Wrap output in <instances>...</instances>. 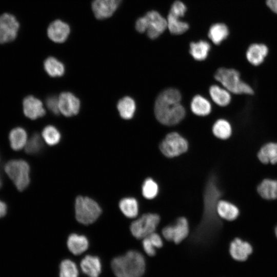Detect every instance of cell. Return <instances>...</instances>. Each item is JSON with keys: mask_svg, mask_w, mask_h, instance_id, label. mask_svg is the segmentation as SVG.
<instances>
[{"mask_svg": "<svg viewBox=\"0 0 277 277\" xmlns=\"http://www.w3.org/2000/svg\"><path fill=\"white\" fill-rule=\"evenodd\" d=\"M181 95L179 90L168 88L157 96L154 104V113L161 124L172 126L180 123L185 115V110L180 103Z\"/></svg>", "mask_w": 277, "mask_h": 277, "instance_id": "6da1fadb", "label": "cell"}, {"mask_svg": "<svg viewBox=\"0 0 277 277\" xmlns=\"http://www.w3.org/2000/svg\"><path fill=\"white\" fill-rule=\"evenodd\" d=\"M111 268L116 277H142L146 270V261L140 252L130 250L114 258Z\"/></svg>", "mask_w": 277, "mask_h": 277, "instance_id": "7a4b0ae2", "label": "cell"}, {"mask_svg": "<svg viewBox=\"0 0 277 277\" xmlns=\"http://www.w3.org/2000/svg\"><path fill=\"white\" fill-rule=\"evenodd\" d=\"M214 78L233 94L253 95L254 93L253 88L242 80L240 73L234 69L220 68L214 74Z\"/></svg>", "mask_w": 277, "mask_h": 277, "instance_id": "3957f363", "label": "cell"}, {"mask_svg": "<svg viewBox=\"0 0 277 277\" xmlns=\"http://www.w3.org/2000/svg\"><path fill=\"white\" fill-rule=\"evenodd\" d=\"M102 209L93 199L86 196H78L75 202V214L77 221L84 225L94 223L100 216Z\"/></svg>", "mask_w": 277, "mask_h": 277, "instance_id": "277c9868", "label": "cell"}, {"mask_svg": "<svg viewBox=\"0 0 277 277\" xmlns=\"http://www.w3.org/2000/svg\"><path fill=\"white\" fill-rule=\"evenodd\" d=\"M4 170L18 190L23 191L29 185L30 166L26 161L23 160L9 161L5 165Z\"/></svg>", "mask_w": 277, "mask_h": 277, "instance_id": "5b68a950", "label": "cell"}, {"mask_svg": "<svg viewBox=\"0 0 277 277\" xmlns=\"http://www.w3.org/2000/svg\"><path fill=\"white\" fill-rule=\"evenodd\" d=\"M160 221V217L156 213L144 214L131 223L130 232L137 239H143L155 232Z\"/></svg>", "mask_w": 277, "mask_h": 277, "instance_id": "8992f818", "label": "cell"}, {"mask_svg": "<svg viewBox=\"0 0 277 277\" xmlns=\"http://www.w3.org/2000/svg\"><path fill=\"white\" fill-rule=\"evenodd\" d=\"M159 147L163 155L172 158L186 152L188 144L186 140L178 133L172 132L166 135Z\"/></svg>", "mask_w": 277, "mask_h": 277, "instance_id": "52a82bcc", "label": "cell"}, {"mask_svg": "<svg viewBox=\"0 0 277 277\" xmlns=\"http://www.w3.org/2000/svg\"><path fill=\"white\" fill-rule=\"evenodd\" d=\"M189 232L188 222L185 217L178 218L174 225L166 226L162 230V235L166 240L176 244H180L185 240Z\"/></svg>", "mask_w": 277, "mask_h": 277, "instance_id": "ba28073f", "label": "cell"}, {"mask_svg": "<svg viewBox=\"0 0 277 277\" xmlns=\"http://www.w3.org/2000/svg\"><path fill=\"white\" fill-rule=\"evenodd\" d=\"M19 24L16 17L8 13L0 16V44L13 41L16 37Z\"/></svg>", "mask_w": 277, "mask_h": 277, "instance_id": "9c48e42d", "label": "cell"}, {"mask_svg": "<svg viewBox=\"0 0 277 277\" xmlns=\"http://www.w3.org/2000/svg\"><path fill=\"white\" fill-rule=\"evenodd\" d=\"M146 23V32L151 39L158 37L167 28V19L158 12L150 11L144 16Z\"/></svg>", "mask_w": 277, "mask_h": 277, "instance_id": "30bf717a", "label": "cell"}, {"mask_svg": "<svg viewBox=\"0 0 277 277\" xmlns=\"http://www.w3.org/2000/svg\"><path fill=\"white\" fill-rule=\"evenodd\" d=\"M122 1L93 0L91 8L94 16L98 19L110 17L117 10Z\"/></svg>", "mask_w": 277, "mask_h": 277, "instance_id": "8fae6325", "label": "cell"}, {"mask_svg": "<svg viewBox=\"0 0 277 277\" xmlns=\"http://www.w3.org/2000/svg\"><path fill=\"white\" fill-rule=\"evenodd\" d=\"M58 98L59 109L64 115L70 117L78 113L80 108V101L70 92L62 93Z\"/></svg>", "mask_w": 277, "mask_h": 277, "instance_id": "7c38bea8", "label": "cell"}, {"mask_svg": "<svg viewBox=\"0 0 277 277\" xmlns=\"http://www.w3.org/2000/svg\"><path fill=\"white\" fill-rule=\"evenodd\" d=\"M47 32L50 40L56 43H62L68 38L70 33V27L62 20L56 19L49 24Z\"/></svg>", "mask_w": 277, "mask_h": 277, "instance_id": "4fadbf2b", "label": "cell"}, {"mask_svg": "<svg viewBox=\"0 0 277 277\" xmlns=\"http://www.w3.org/2000/svg\"><path fill=\"white\" fill-rule=\"evenodd\" d=\"M24 114L31 120H35L45 114L42 102L33 96H28L23 101Z\"/></svg>", "mask_w": 277, "mask_h": 277, "instance_id": "5bb4252c", "label": "cell"}, {"mask_svg": "<svg viewBox=\"0 0 277 277\" xmlns=\"http://www.w3.org/2000/svg\"><path fill=\"white\" fill-rule=\"evenodd\" d=\"M252 252L251 245L240 238L234 239L230 244V254L236 261H245Z\"/></svg>", "mask_w": 277, "mask_h": 277, "instance_id": "9a60e30c", "label": "cell"}, {"mask_svg": "<svg viewBox=\"0 0 277 277\" xmlns=\"http://www.w3.org/2000/svg\"><path fill=\"white\" fill-rule=\"evenodd\" d=\"M268 53L267 47L261 44H253L248 48L246 57L248 62L252 66L261 65Z\"/></svg>", "mask_w": 277, "mask_h": 277, "instance_id": "2e32d148", "label": "cell"}, {"mask_svg": "<svg viewBox=\"0 0 277 277\" xmlns=\"http://www.w3.org/2000/svg\"><path fill=\"white\" fill-rule=\"evenodd\" d=\"M81 267L83 272L89 277H98L102 270L100 259L96 256L90 255L82 259Z\"/></svg>", "mask_w": 277, "mask_h": 277, "instance_id": "e0dca14e", "label": "cell"}, {"mask_svg": "<svg viewBox=\"0 0 277 277\" xmlns=\"http://www.w3.org/2000/svg\"><path fill=\"white\" fill-rule=\"evenodd\" d=\"M215 209L221 218L229 221L235 220L240 213L239 208L235 205L225 200L219 201Z\"/></svg>", "mask_w": 277, "mask_h": 277, "instance_id": "ac0fdd59", "label": "cell"}, {"mask_svg": "<svg viewBox=\"0 0 277 277\" xmlns=\"http://www.w3.org/2000/svg\"><path fill=\"white\" fill-rule=\"evenodd\" d=\"M257 157L263 164H276L277 143L269 142L264 144L259 150Z\"/></svg>", "mask_w": 277, "mask_h": 277, "instance_id": "d6986e66", "label": "cell"}, {"mask_svg": "<svg viewBox=\"0 0 277 277\" xmlns=\"http://www.w3.org/2000/svg\"><path fill=\"white\" fill-rule=\"evenodd\" d=\"M67 247L71 252L78 255L85 251L89 247V241L83 235L71 234L67 239Z\"/></svg>", "mask_w": 277, "mask_h": 277, "instance_id": "ffe728a7", "label": "cell"}, {"mask_svg": "<svg viewBox=\"0 0 277 277\" xmlns=\"http://www.w3.org/2000/svg\"><path fill=\"white\" fill-rule=\"evenodd\" d=\"M257 191L261 197L265 200L277 199V180H263L258 186Z\"/></svg>", "mask_w": 277, "mask_h": 277, "instance_id": "44dd1931", "label": "cell"}, {"mask_svg": "<svg viewBox=\"0 0 277 277\" xmlns=\"http://www.w3.org/2000/svg\"><path fill=\"white\" fill-rule=\"evenodd\" d=\"M209 93L213 101L220 106H226L231 102L230 92L217 85L211 86L209 89Z\"/></svg>", "mask_w": 277, "mask_h": 277, "instance_id": "7402d4cb", "label": "cell"}, {"mask_svg": "<svg viewBox=\"0 0 277 277\" xmlns=\"http://www.w3.org/2000/svg\"><path fill=\"white\" fill-rule=\"evenodd\" d=\"M9 138L11 147L16 151L24 148L28 140L26 131L21 127L12 129L10 132Z\"/></svg>", "mask_w": 277, "mask_h": 277, "instance_id": "603a6c76", "label": "cell"}, {"mask_svg": "<svg viewBox=\"0 0 277 277\" xmlns=\"http://www.w3.org/2000/svg\"><path fill=\"white\" fill-rule=\"evenodd\" d=\"M118 206L122 213L128 218H134L138 215V204L134 197L123 198L120 201Z\"/></svg>", "mask_w": 277, "mask_h": 277, "instance_id": "cb8c5ba5", "label": "cell"}, {"mask_svg": "<svg viewBox=\"0 0 277 277\" xmlns=\"http://www.w3.org/2000/svg\"><path fill=\"white\" fill-rule=\"evenodd\" d=\"M191 109L194 114L199 116H205L210 113L211 106L207 100L197 95L192 98Z\"/></svg>", "mask_w": 277, "mask_h": 277, "instance_id": "d4e9b609", "label": "cell"}, {"mask_svg": "<svg viewBox=\"0 0 277 277\" xmlns=\"http://www.w3.org/2000/svg\"><path fill=\"white\" fill-rule=\"evenodd\" d=\"M120 116L124 119L132 118L135 111V104L134 100L129 96L121 99L117 105Z\"/></svg>", "mask_w": 277, "mask_h": 277, "instance_id": "484cf974", "label": "cell"}, {"mask_svg": "<svg viewBox=\"0 0 277 277\" xmlns=\"http://www.w3.org/2000/svg\"><path fill=\"white\" fill-rule=\"evenodd\" d=\"M210 49V44L205 41L192 42L190 44V53L196 61H203L208 56Z\"/></svg>", "mask_w": 277, "mask_h": 277, "instance_id": "4316f807", "label": "cell"}, {"mask_svg": "<svg viewBox=\"0 0 277 277\" xmlns=\"http://www.w3.org/2000/svg\"><path fill=\"white\" fill-rule=\"evenodd\" d=\"M44 67L47 74L51 77H60L65 72L64 64L54 57H49L44 63Z\"/></svg>", "mask_w": 277, "mask_h": 277, "instance_id": "83f0119b", "label": "cell"}, {"mask_svg": "<svg viewBox=\"0 0 277 277\" xmlns=\"http://www.w3.org/2000/svg\"><path fill=\"white\" fill-rule=\"evenodd\" d=\"M229 31L224 24L217 23L212 25L208 31V37L215 45H219L227 38Z\"/></svg>", "mask_w": 277, "mask_h": 277, "instance_id": "f1b7e54d", "label": "cell"}, {"mask_svg": "<svg viewBox=\"0 0 277 277\" xmlns=\"http://www.w3.org/2000/svg\"><path fill=\"white\" fill-rule=\"evenodd\" d=\"M232 127L230 124L224 119L218 120L213 125L212 132L215 136L221 140H227L232 134Z\"/></svg>", "mask_w": 277, "mask_h": 277, "instance_id": "f546056e", "label": "cell"}, {"mask_svg": "<svg viewBox=\"0 0 277 277\" xmlns=\"http://www.w3.org/2000/svg\"><path fill=\"white\" fill-rule=\"evenodd\" d=\"M167 28L170 33L173 34H181L189 29L188 23L183 22L179 17H175L169 13L167 19Z\"/></svg>", "mask_w": 277, "mask_h": 277, "instance_id": "4dcf8cb0", "label": "cell"}, {"mask_svg": "<svg viewBox=\"0 0 277 277\" xmlns=\"http://www.w3.org/2000/svg\"><path fill=\"white\" fill-rule=\"evenodd\" d=\"M42 137L49 146L57 144L61 140V134L57 128L49 125L45 127L42 133Z\"/></svg>", "mask_w": 277, "mask_h": 277, "instance_id": "1f68e13d", "label": "cell"}, {"mask_svg": "<svg viewBox=\"0 0 277 277\" xmlns=\"http://www.w3.org/2000/svg\"><path fill=\"white\" fill-rule=\"evenodd\" d=\"M158 192L159 186L152 179L148 177L144 181L142 186V193L145 199H153L157 196Z\"/></svg>", "mask_w": 277, "mask_h": 277, "instance_id": "d6a6232c", "label": "cell"}, {"mask_svg": "<svg viewBox=\"0 0 277 277\" xmlns=\"http://www.w3.org/2000/svg\"><path fill=\"white\" fill-rule=\"evenodd\" d=\"M78 269L73 261L65 259L61 263L60 277H78Z\"/></svg>", "mask_w": 277, "mask_h": 277, "instance_id": "836d02e7", "label": "cell"}, {"mask_svg": "<svg viewBox=\"0 0 277 277\" xmlns=\"http://www.w3.org/2000/svg\"><path fill=\"white\" fill-rule=\"evenodd\" d=\"M43 142L39 134H34L26 143L24 147L25 152L29 154L39 153L43 149Z\"/></svg>", "mask_w": 277, "mask_h": 277, "instance_id": "e575fe53", "label": "cell"}, {"mask_svg": "<svg viewBox=\"0 0 277 277\" xmlns=\"http://www.w3.org/2000/svg\"><path fill=\"white\" fill-rule=\"evenodd\" d=\"M186 10L187 7L185 4L180 1H176L172 5L169 13L180 18L184 15Z\"/></svg>", "mask_w": 277, "mask_h": 277, "instance_id": "d590c367", "label": "cell"}, {"mask_svg": "<svg viewBox=\"0 0 277 277\" xmlns=\"http://www.w3.org/2000/svg\"><path fill=\"white\" fill-rule=\"evenodd\" d=\"M46 104L48 109L53 114L57 115L60 112L58 98L55 96L47 97Z\"/></svg>", "mask_w": 277, "mask_h": 277, "instance_id": "8d00e7d4", "label": "cell"}, {"mask_svg": "<svg viewBox=\"0 0 277 277\" xmlns=\"http://www.w3.org/2000/svg\"><path fill=\"white\" fill-rule=\"evenodd\" d=\"M142 246L145 252L149 256H153L156 254V248L148 236L142 239Z\"/></svg>", "mask_w": 277, "mask_h": 277, "instance_id": "74e56055", "label": "cell"}, {"mask_svg": "<svg viewBox=\"0 0 277 277\" xmlns=\"http://www.w3.org/2000/svg\"><path fill=\"white\" fill-rule=\"evenodd\" d=\"M150 241L153 243L155 247L157 248H161L163 245V242L161 236L157 233L154 232L147 236Z\"/></svg>", "mask_w": 277, "mask_h": 277, "instance_id": "f35d334b", "label": "cell"}, {"mask_svg": "<svg viewBox=\"0 0 277 277\" xmlns=\"http://www.w3.org/2000/svg\"><path fill=\"white\" fill-rule=\"evenodd\" d=\"M135 29L140 33L146 31V23L144 16L138 18L135 23Z\"/></svg>", "mask_w": 277, "mask_h": 277, "instance_id": "ab89813d", "label": "cell"}, {"mask_svg": "<svg viewBox=\"0 0 277 277\" xmlns=\"http://www.w3.org/2000/svg\"><path fill=\"white\" fill-rule=\"evenodd\" d=\"M266 3L270 9L277 14V0H267Z\"/></svg>", "mask_w": 277, "mask_h": 277, "instance_id": "60d3db41", "label": "cell"}, {"mask_svg": "<svg viewBox=\"0 0 277 277\" xmlns=\"http://www.w3.org/2000/svg\"><path fill=\"white\" fill-rule=\"evenodd\" d=\"M7 210V205L5 204V203L0 200V218L6 215Z\"/></svg>", "mask_w": 277, "mask_h": 277, "instance_id": "b9f144b4", "label": "cell"}, {"mask_svg": "<svg viewBox=\"0 0 277 277\" xmlns=\"http://www.w3.org/2000/svg\"><path fill=\"white\" fill-rule=\"evenodd\" d=\"M3 185V181L2 179V177L0 172V189L2 188Z\"/></svg>", "mask_w": 277, "mask_h": 277, "instance_id": "7bdbcfd3", "label": "cell"}, {"mask_svg": "<svg viewBox=\"0 0 277 277\" xmlns=\"http://www.w3.org/2000/svg\"><path fill=\"white\" fill-rule=\"evenodd\" d=\"M274 232H275V234L277 238V226H276L275 228V230H274Z\"/></svg>", "mask_w": 277, "mask_h": 277, "instance_id": "ee69618b", "label": "cell"}]
</instances>
